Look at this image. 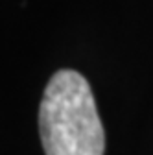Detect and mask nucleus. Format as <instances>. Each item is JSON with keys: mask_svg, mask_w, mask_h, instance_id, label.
Returning a JSON list of instances; mask_svg holds the SVG:
<instances>
[{"mask_svg": "<svg viewBox=\"0 0 153 155\" xmlns=\"http://www.w3.org/2000/svg\"><path fill=\"white\" fill-rule=\"evenodd\" d=\"M39 133L46 155H103L105 131L85 78L57 70L39 107Z\"/></svg>", "mask_w": 153, "mask_h": 155, "instance_id": "f257e3e1", "label": "nucleus"}]
</instances>
